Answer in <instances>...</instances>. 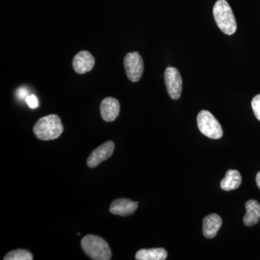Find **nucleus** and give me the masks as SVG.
Returning a JSON list of instances; mask_svg holds the SVG:
<instances>
[{"instance_id": "nucleus-1", "label": "nucleus", "mask_w": 260, "mask_h": 260, "mask_svg": "<svg viewBox=\"0 0 260 260\" xmlns=\"http://www.w3.org/2000/svg\"><path fill=\"white\" fill-rule=\"evenodd\" d=\"M64 131L60 118L50 114L41 118L34 126V133L39 140L49 141L57 139Z\"/></svg>"}, {"instance_id": "nucleus-2", "label": "nucleus", "mask_w": 260, "mask_h": 260, "mask_svg": "<svg viewBox=\"0 0 260 260\" xmlns=\"http://www.w3.org/2000/svg\"><path fill=\"white\" fill-rule=\"evenodd\" d=\"M81 247L84 252L90 259L94 260H109L112 253L110 246L103 238L99 236H85L81 241Z\"/></svg>"}, {"instance_id": "nucleus-3", "label": "nucleus", "mask_w": 260, "mask_h": 260, "mask_svg": "<svg viewBox=\"0 0 260 260\" xmlns=\"http://www.w3.org/2000/svg\"><path fill=\"white\" fill-rule=\"evenodd\" d=\"M213 16L218 28L226 35H232L237 28V21L230 5L225 0H218L213 8Z\"/></svg>"}, {"instance_id": "nucleus-4", "label": "nucleus", "mask_w": 260, "mask_h": 260, "mask_svg": "<svg viewBox=\"0 0 260 260\" xmlns=\"http://www.w3.org/2000/svg\"><path fill=\"white\" fill-rule=\"evenodd\" d=\"M197 121L200 131L208 138L218 140L223 136V129L220 123L208 111H201L198 114Z\"/></svg>"}, {"instance_id": "nucleus-5", "label": "nucleus", "mask_w": 260, "mask_h": 260, "mask_svg": "<svg viewBox=\"0 0 260 260\" xmlns=\"http://www.w3.org/2000/svg\"><path fill=\"white\" fill-rule=\"evenodd\" d=\"M124 67L126 76L130 81H139L144 70V63L138 51L128 53L124 59Z\"/></svg>"}, {"instance_id": "nucleus-6", "label": "nucleus", "mask_w": 260, "mask_h": 260, "mask_svg": "<svg viewBox=\"0 0 260 260\" xmlns=\"http://www.w3.org/2000/svg\"><path fill=\"white\" fill-rule=\"evenodd\" d=\"M164 80L169 96L174 100H178L182 91V79L179 70L169 67L164 73Z\"/></svg>"}, {"instance_id": "nucleus-7", "label": "nucleus", "mask_w": 260, "mask_h": 260, "mask_svg": "<svg viewBox=\"0 0 260 260\" xmlns=\"http://www.w3.org/2000/svg\"><path fill=\"white\" fill-rule=\"evenodd\" d=\"M114 142L107 141L104 144L98 147L89 155L87 164L90 168L97 167L99 164H102L104 160L112 156L114 153Z\"/></svg>"}, {"instance_id": "nucleus-8", "label": "nucleus", "mask_w": 260, "mask_h": 260, "mask_svg": "<svg viewBox=\"0 0 260 260\" xmlns=\"http://www.w3.org/2000/svg\"><path fill=\"white\" fill-rule=\"evenodd\" d=\"M138 203L125 198H119L112 202L109 211L113 215L126 217L133 215L138 209Z\"/></svg>"}, {"instance_id": "nucleus-9", "label": "nucleus", "mask_w": 260, "mask_h": 260, "mask_svg": "<svg viewBox=\"0 0 260 260\" xmlns=\"http://www.w3.org/2000/svg\"><path fill=\"white\" fill-rule=\"evenodd\" d=\"M101 115L102 119L107 122L115 120L120 112V104L117 99L107 97L101 103Z\"/></svg>"}, {"instance_id": "nucleus-10", "label": "nucleus", "mask_w": 260, "mask_h": 260, "mask_svg": "<svg viewBox=\"0 0 260 260\" xmlns=\"http://www.w3.org/2000/svg\"><path fill=\"white\" fill-rule=\"evenodd\" d=\"M73 68L78 74H85L91 71L95 65V58L88 51H81L75 56Z\"/></svg>"}, {"instance_id": "nucleus-11", "label": "nucleus", "mask_w": 260, "mask_h": 260, "mask_svg": "<svg viewBox=\"0 0 260 260\" xmlns=\"http://www.w3.org/2000/svg\"><path fill=\"white\" fill-rule=\"evenodd\" d=\"M221 225V218L217 214H210L203 220V235L207 239H213L216 236Z\"/></svg>"}, {"instance_id": "nucleus-12", "label": "nucleus", "mask_w": 260, "mask_h": 260, "mask_svg": "<svg viewBox=\"0 0 260 260\" xmlns=\"http://www.w3.org/2000/svg\"><path fill=\"white\" fill-rule=\"evenodd\" d=\"M246 210L243 221L246 226H253L259 223L260 218V203L254 200H249L245 204Z\"/></svg>"}, {"instance_id": "nucleus-13", "label": "nucleus", "mask_w": 260, "mask_h": 260, "mask_svg": "<svg viewBox=\"0 0 260 260\" xmlns=\"http://www.w3.org/2000/svg\"><path fill=\"white\" fill-rule=\"evenodd\" d=\"M167 251L164 248L140 249L135 254L137 260H164L167 259Z\"/></svg>"}, {"instance_id": "nucleus-14", "label": "nucleus", "mask_w": 260, "mask_h": 260, "mask_svg": "<svg viewBox=\"0 0 260 260\" xmlns=\"http://www.w3.org/2000/svg\"><path fill=\"white\" fill-rule=\"evenodd\" d=\"M242 176L237 170H229L225 177L220 181V187L225 191L237 189L242 184Z\"/></svg>"}, {"instance_id": "nucleus-15", "label": "nucleus", "mask_w": 260, "mask_h": 260, "mask_svg": "<svg viewBox=\"0 0 260 260\" xmlns=\"http://www.w3.org/2000/svg\"><path fill=\"white\" fill-rule=\"evenodd\" d=\"M4 260H32L34 256L30 251L26 249H15L8 252L5 256Z\"/></svg>"}, {"instance_id": "nucleus-16", "label": "nucleus", "mask_w": 260, "mask_h": 260, "mask_svg": "<svg viewBox=\"0 0 260 260\" xmlns=\"http://www.w3.org/2000/svg\"><path fill=\"white\" fill-rule=\"evenodd\" d=\"M251 107L256 119L260 121V94L254 96L251 101Z\"/></svg>"}, {"instance_id": "nucleus-17", "label": "nucleus", "mask_w": 260, "mask_h": 260, "mask_svg": "<svg viewBox=\"0 0 260 260\" xmlns=\"http://www.w3.org/2000/svg\"><path fill=\"white\" fill-rule=\"evenodd\" d=\"M26 101L28 107L31 108V109H36L39 107V101L35 95H30L25 99Z\"/></svg>"}, {"instance_id": "nucleus-18", "label": "nucleus", "mask_w": 260, "mask_h": 260, "mask_svg": "<svg viewBox=\"0 0 260 260\" xmlns=\"http://www.w3.org/2000/svg\"><path fill=\"white\" fill-rule=\"evenodd\" d=\"M17 94H18L20 99H26V98L28 96V91H27L26 89L25 88L19 89Z\"/></svg>"}, {"instance_id": "nucleus-19", "label": "nucleus", "mask_w": 260, "mask_h": 260, "mask_svg": "<svg viewBox=\"0 0 260 260\" xmlns=\"http://www.w3.org/2000/svg\"><path fill=\"white\" fill-rule=\"evenodd\" d=\"M256 183L258 188L260 189V172L257 173L256 177Z\"/></svg>"}]
</instances>
